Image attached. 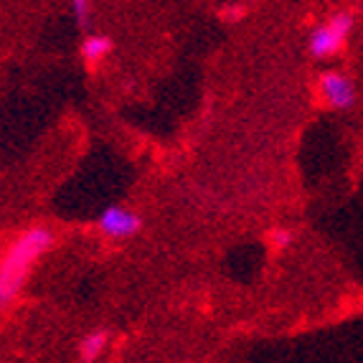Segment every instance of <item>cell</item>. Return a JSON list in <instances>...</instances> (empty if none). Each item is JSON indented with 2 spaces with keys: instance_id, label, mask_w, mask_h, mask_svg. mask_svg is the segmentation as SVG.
I'll return each mask as SVG.
<instances>
[{
  "instance_id": "4",
  "label": "cell",
  "mask_w": 363,
  "mask_h": 363,
  "mask_svg": "<svg viewBox=\"0 0 363 363\" xmlns=\"http://www.w3.org/2000/svg\"><path fill=\"white\" fill-rule=\"evenodd\" d=\"M97 229L104 239L112 242H128L143 231V216L125 203H109L97 216Z\"/></svg>"
},
{
  "instance_id": "3",
  "label": "cell",
  "mask_w": 363,
  "mask_h": 363,
  "mask_svg": "<svg viewBox=\"0 0 363 363\" xmlns=\"http://www.w3.org/2000/svg\"><path fill=\"white\" fill-rule=\"evenodd\" d=\"M318 97H320V102L325 104L328 109L348 112V109H353L358 102L356 82H353L348 74L328 69V72H323L320 77H318Z\"/></svg>"
},
{
  "instance_id": "8",
  "label": "cell",
  "mask_w": 363,
  "mask_h": 363,
  "mask_svg": "<svg viewBox=\"0 0 363 363\" xmlns=\"http://www.w3.org/2000/svg\"><path fill=\"white\" fill-rule=\"evenodd\" d=\"M269 239H272L274 249H287L292 242H295V234H292V229H287V226H277Z\"/></svg>"
},
{
  "instance_id": "2",
  "label": "cell",
  "mask_w": 363,
  "mask_h": 363,
  "mask_svg": "<svg viewBox=\"0 0 363 363\" xmlns=\"http://www.w3.org/2000/svg\"><path fill=\"white\" fill-rule=\"evenodd\" d=\"M353 26H356V18L348 11H338L330 18L323 21V23H318L308 36L310 56L318 61H328L338 56L345 49L348 38H351Z\"/></svg>"
},
{
  "instance_id": "1",
  "label": "cell",
  "mask_w": 363,
  "mask_h": 363,
  "mask_svg": "<svg viewBox=\"0 0 363 363\" xmlns=\"http://www.w3.org/2000/svg\"><path fill=\"white\" fill-rule=\"evenodd\" d=\"M56 234L43 224H30L6 247L0 257V310L18 300L33 264L54 249Z\"/></svg>"
},
{
  "instance_id": "6",
  "label": "cell",
  "mask_w": 363,
  "mask_h": 363,
  "mask_svg": "<svg viewBox=\"0 0 363 363\" xmlns=\"http://www.w3.org/2000/svg\"><path fill=\"white\" fill-rule=\"evenodd\" d=\"M112 49H115V43H112L109 36H104V33H86L82 46H79V56L89 67H99L112 54Z\"/></svg>"
},
{
  "instance_id": "5",
  "label": "cell",
  "mask_w": 363,
  "mask_h": 363,
  "mask_svg": "<svg viewBox=\"0 0 363 363\" xmlns=\"http://www.w3.org/2000/svg\"><path fill=\"white\" fill-rule=\"evenodd\" d=\"M109 333L107 330H102V328H94V330H89V333L82 335V340H79L77 345V358L79 361H99V358H104V353L109 351Z\"/></svg>"
},
{
  "instance_id": "7",
  "label": "cell",
  "mask_w": 363,
  "mask_h": 363,
  "mask_svg": "<svg viewBox=\"0 0 363 363\" xmlns=\"http://www.w3.org/2000/svg\"><path fill=\"white\" fill-rule=\"evenodd\" d=\"M69 11H72V18L77 23V28L86 30L91 23V0H69Z\"/></svg>"
}]
</instances>
